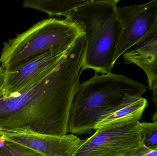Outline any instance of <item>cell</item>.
Returning <instances> with one entry per match:
<instances>
[{
    "mask_svg": "<svg viewBox=\"0 0 157 156\" xmlns=\"http://www.w3.org/2000/svg\"><path fill=\"white\" fill-rule=\"evenodd\" d=\"M84 52L71 47L52 71L0 98V127L8 132L68 134L73 101L80 87Z\"/></svg>",
    "mask_w": 157,
    "mask_h": 156,
    "instance_id": "cell-1",
    "label": "cell"
},
{
    "mask_svg": "<svg viewBox=\"0 0 157 156\" xmlns=\"http://www.w3.org/2000/svg\"><path fill=\"white\" fill-rule=\"evenodd\" d=\"M89 1V0H88ZM87 0H25L24 8L44 12L50 16L64 17L72 10L88 2Z\"/></svg>",
    "mask_w": 157,
    "mask_h": 156,
    "instance_id": "cell-10",
    "label": "cell"
},
{
    "mask_svg": "<svg viewBox=\"0 0 157 156\" xmlns=\"http://www.w3.org/2000/svg\"><path fill=\"white\" fill-rule=\"evenodd\" d=\"M134 156H157V151L143 146Z\"/></svg>",
    "mask_w": 157,
    "mask_h": 156,
    "instance_id": "cell-14",
    "label": "cell"
},
{
    "mask_svg": "<svg viewBox=\"0 0 157 156\" xmlns=\"http://www.w3.org/2000/svg\"><path fill=\"white\" fill-rule=\"evenodd\" d=\"M155 113L153 114L152 116V121L153 122H157V103L155 104Z\"/></svg>",
    "mask_w": 157,
    "mask_h": 156,
    "instance_id": "cell-17",
    "label": "cell"
},
{
    "mask_svg": "<svg viewBox=\"0 0 157 156\" xmlns=\"http://www.w3.org/2000/svg\"><path fill=\"white\" fill-rule=\"evenodd\" d=\"M5 130H4L3 129H2V128L0 127V135H1V134L3 132H5Z\"/></svg>",
    "mask_w": 157,
    "mask_h": 156,
    "instance_id": "cell-18",
    "label": "cell"
},
{
    "mask_svg": "<svg viewBox=\"0 0 157 156\" xmlns=\"http://www.w3.org/2000/svg\"><path fill=\"white\" fill-rule=\"evenodd\" d=\"M4 70H6L3 67H2V66H1V67H0V72H2V71Z\"/></svg>",
    "mask_w": 157,
    "mask_h": 156,
    "instance_id": "cell-19",
    "label": "cell"
},
{
    "mask_svg": "<svg viewBox=\"0 0 157 156\" xmlns=\"http://www.w3.org/2000/svg\"><path fill=\"white\" fill-rule=\"evenodd\" d=\"M6 141L17 144L46 156H74L85 142L77 136L67 134L55 136L32 133L1 134Z\"/></svg>",
    "mask_w": 157,
    "mask_h": 156,
    "instance_id": "cell-8",
    "label": "cell"
},
{
    "mask_svg": "<svg viewBox=\"0 0 157 156\" xmlns=\"http://www.w3.org/2000/svg\"><path fill=\"white\" fill-rule=\"evenodd\" d=\"M84 34L81 25L69 18L44 19L3 43L0 64L12 70L51 50L71 46Z\"/></svg>",
    "mask_w": 157,
    "mask_h": 156,
    "instance_id": "cell-4",
    "label": "cell"
},
{
    "mask_svg": "<svg viewBox=\"0 0 157 156\" xmlns=\"http://www.w3.org/2000/svg\"><path fill=\"white\" fill-rule=\"evenodd\" d=\"M123 59L125 65L135 64L144 71L148 88L152 91L157 82V32L147 42L124 53Z\"/></svg>",
    "mask_w": 157,
    "mask_h": 156,
    "instance_id": "cell-9",
    "label": "cell"
},
{
    "mask_svg": "<svg viewBox=\"0 0 157 156\" xmlns=\"http://www.w3.org/2000/svg\"><path fill=\"white\" fill-rule=\"evenodd\" d=\"M6 79V71L0 72V98L3 96L4 92L5 86Z\"/></svg>",
    "mask_w": 157,
    "mask_h": 156,
    "instance_id": "cell-15",
    "label": "cell"
},
{
    "mask_svg": "<svg viewBox=\"0 0 157 156\" xmlns=\"http://www.w3.org/2000/svg\"><path fill=\"white\" fill-rule=\"evenodd\" d=\"M120 0H89L65 16L81 25L85 33L82 71L111 73L121 27L117 16Z\"/></svg>",
    "mask_w": 157,
    "mask_h": 156,
    "instance_id": "cell-3",
    "label": "cell"
},
{
    "mask_svg": "<svg viewBox=\"0 0 157 156\" xmlns=\"http://www.w3.org/2000/svg\"><path fill=\"white\" fill-rule=\"evenodd\" d=\"M121 27L114 62L128 49L152 38L157 32V0L117 8Z\"/></svg>",
    "mask_w": 157,
    "mask_h": 156,
    "instance_id": "cell-6",
    "label": "cell"
},
{
    "mask_svg": "<svg viewBox=\"0 0 157 156\" xmlns=\"http://www.w3.org/2000/svg\"><path fill=\"white\" fill-rule=\"evenodd\" d=\"M0 156H46L38 152L6 141L2 136L0 139Z\"/></svg>",
    "mask_w": 157,
    "mask_h": 156,
    "instance_id": "cell-12",
    "label": "cell"
},
{
    "mask_svg": "<svg viewBox=\"0 0 157 156\" xmlns=\"http://www.w3.org/2000/svg\"><path fill=\"white\" fill-rule=\"evenodd\" d=\"M72 46L51 50L12 70L6 71L4 94L22 89L48 74L63 60Z\"/></svg>",
    "mask_w": 157,
    "mask_h": 156,
    "instance_id": "cell-7",
    "label": "cell"
},
{
    "mask_svg": "<svg viewBox=\"0 0 157 156\" xmlns=\"http://www.w3.org/2000/svg\"><path fill=\"white\" fill-rule=\"evenodd\" d=\"M148 105L147 100L143 97L129 95L113 113L106 116L100 122L94 130H96L116 119L140 112H144Z\"/></svg>",
    "mask_w": 157,
    "mask_h": 156,
    "instance_id": "cell-11",
    "label": "cell"
},
{
    "mask_svg": "<svg viewBox=\"0 0 157 156\" xmlns=\"http://www.w3.org/2000/svg\"><path fill=\"white\" fill-rule=\"evenodd\" d=\"M153 96H152V100L154 104L157 103V82L154 85L153 90Z\"/></svg>",
    "mask_w": 157,
    "mask_h": 156,
    "instance_id": "cell-16",
    "label": "cell"
},
{
    "mask_svg": "<svg viewBox=\"0 0 157 156\" xmlns=\"http://www.w3.org/2000/svg\"><path fill=\"white\" fill-rule=\"evenodd\" d=\"M143 146L153 149L157 147V122H140Z\"/></svg>",
    "mask_w": 157,
    "mask_h": 156,
    "instance_id": "cell-13",
    "label": "cell"
},
{
    "mask_svg": "<svg viewBox=\"0 0 157 156\" xmlns=\"http://www.w3.org/2000/svg\"><path fill=\"white\" fill-rule=\"evenodd\" d=\"M147 89L143 83L124 75L95 73L91 78L80 83L71 107L68 133L91 134L126 97H143Z\"/></svg>",
    "mask_w": 157,
    "mask_h": 156,
    "instance_id": "cell-2",
    "label": "cell"
},
{
    "mask_svg": "<svg viewBox=\"0 0 157 156\" xmlns=\"http://www.w3.org/2000/svg\"><path fill=\"white\" fill-rule=\"evenodd\" d=\"M143 113L116 119L97 129L74 156H134L143 146L140 120Z\"/></svg>",
    "mask_w": 157,
    "mask_h": 156,
    "instance_id": "cell-5",
    "label": "cell"
}]
</instances>
